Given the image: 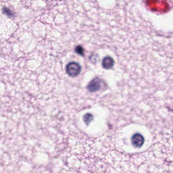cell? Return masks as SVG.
<instances>
[{"label":"cell","instance_id":"1","mask_svg":"<svg viewBox=\"0 0 173 173\" xmlns=\"http://www.w3.org/2000/svg\"><path fill=\"white\" fill-rule=\"evenodd\" d=\"M81 67L78 63L76 62H71L66 66V73L71 77H75L80 73Z\"/></svg>","mask_w":173,"mask_h":173},{"label":"cell","instance_id":"2","mask_svg":"<svg viewBox=\"0 0 173 173\" xmlns=\"http://www.w3.org/2000/svg\"><path fill=\"white\" fill-rule=\"evenodd\" d=\"M101 88V82L100 79L98 77H96L95 79L89 83L87 85V89L90 92H94L99 91Z\"/></svg>","mask_w":173,"mask_h":173},{"label":"cell","instance_id":"3","mask_svg":"<svg viewBox=\"0 0 173 173\" xmlns=\"http://www.w3.org/2000/svg\"><path fill=\"white\" fill-rule=\"evenodd\" d=\"M133 144L137 147H140L142 146L144 142V139L143 136L139 133L134 135L132 138Z\"/></svg>","mask_w":173,"mask_h":173},{"label":"cell","instance_id":"4","mask_svg":"<svg viewBox=\"0 0 173 173\" xmlns=\"http://www.w3.org/2000/svg\"><path fill=\"white\" fill-rule=\"evenodd\" d=\"M114 65V61L112 58L110 56H107L103 59L102 61V65L105 69H112Z\"/></svg>","mask_w":173,"mask_h":173},{"label":"cell","instance_id":"5","mask_svg":"<svg viewBox=\"0 0 173 173\" xmlns=\"http://www.w3.org/2000/svg\"><path fill=\"white\" fill-rule=\"evenodd\" d=\"M93 116L92 114L90 113H86L85 115H84L83 117V120L85 124H89L90 122L93 121Z\"/></svg>","mask_w":173,"mask_h":173},{"label":"cell","instance_id":"6","mask_svg":"<svg viewBox=\"0 0 173 173\" xmlns=\"http://www.w3.org/2000/svg\"><path fill=\"white\" fill-rule=\"evenodd\" d=\"M75 51L77 54L79 55L80 56H84V49L81 46H77L76 47Z\"/></svg>","mask_w":173,"mask_h":173}]
</instances>
